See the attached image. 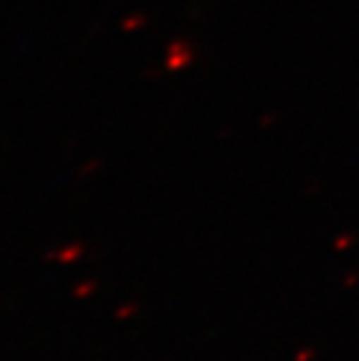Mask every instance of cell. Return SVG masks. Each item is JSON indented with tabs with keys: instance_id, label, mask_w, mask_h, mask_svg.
<instances>
[]
</instances>
